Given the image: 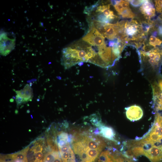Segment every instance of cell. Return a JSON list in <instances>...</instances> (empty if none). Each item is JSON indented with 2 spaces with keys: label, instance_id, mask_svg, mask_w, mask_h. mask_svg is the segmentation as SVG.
<instances>
[{
  "label": "cell",
  "instance_id": "obj_1",
  "mask_svg": "<svg viewBox=\"0 0 162 162\" xmlns=\"http://www.w3.org/2000/svg\"><path fill=\"white\" fill-rule=\"evenodd\" d=\"M1 55L5 56L9 54L15 47L16 37L13 32H4L0 34Z\"/></svg>",
  "mask_w": 162,
  "mask_h": 162
},
{
  "label": "cell",
  "instance_id": "obj_2",
  "mask_svg": "<svg viewBox=\"0 0 162 162\" xmlns=\"http://www.w3.org/2000/svg\"><path fill=\"white\" fill-rule=\"evenodd\" d=\"M137 146L141 149V155L145 156L151 162H162V147L151 146L141 142Z\"/></svg>",
  "mask_w": 162,
  "mask_h": 162
},
{
  "label": "cell",
  "instance_id": "obj_3",
  "mask_svg": "<svg viewBox=\"0 0 162 162\" xmlns=\"http://www.w3.org/2000/svg\"><path fill=\"white\" fill-rule=\"evenodd\" d=\"M82 40L92 46L98 47L106 44L104 37L94 26L82 38Z\"/></svg>",
  "mask_w": 162,
  "mask_h": 162
},
{
  "label": "cell",
  "instance_id": "obj_4",
  "mask_svg": "<svg viewBox=\"0 0 162 162\" xmlns=\"http://www.w3.org/2000/svg\"><path fill=\"white\" fill-rule=\"evenodd\" d=\"M80 141L83 147L86 149H99L102 150L106 146L104 142L95 138L83 136Z\"/></svg>",
  "mask_w": 162,
  "mask_h": 162
},
{
  "label": "cell",
  "instance_id": "obj_5",
  "mask_svg": "<svg viewBox=\"0 0 162 162\" xmlns=\"http://www.w3.org/2000/svg\"><path fill=\"white\" fill-rule=\"evenodd\" d=\"M127 118L134 122L140 119L143 115V112L140 107L134 105L125 108Z\"/></svg>",
  "mask_w": 162,
  "mask_h": 162
},
{
  "label": "cell",
  "instance_id": "obj_6",
  "mask_svg": "<svg viewBox=\"0 0 162 162\" xmlns=\"http://www.w3.org/2000/svg\"><path fill=\"white\" fill-rule=\"evenodd\" d=\"M124 28V32L127 36L139 37L136 35L137 32H140V26L136 21L132 20L130 22H126Z\"/></svg>",
  "mask_w": 162,
  "mask_h": 162
},
{
  "label": "cell",
  "instance_id": "obj_7",
  "mask_svg": "<svg viewBox=\"0 0 162 162\" xmlns=\"http://www.w3.org/2000/svg\"><path fill=\"white\" fill-rule=\"evenodd\" d=\"M140 9L146 18L150 19L155 15V9L149 1L145 0Z\"/></svg>",
  "mask_w": 162,
  "mask_h": 162
},
{
  "label": "cell",
  "instance_id": "obj_8",
  "mask_svg": "<svg viewBox=\"0 0 162 162\" xmlns=\"http://www.w3.org/2000/svg\"><path fill=\"white\" fill-rule=\"evenodd\" d=\"M15 92L16 95L21 97L23 99L24 103L32 100L33 97L32 89L28 84H26L23 89L15 91Z\"/></svg>",
  "mask_w": 162,
  "mask_h": 162
},
{
  "label": "cell",
  "instance_id": "obj_9",
  "mask_svg": "<svg viewBox=\"0 0 162 162\" xmlns=\"http://www.w3.org/2000/svg\"><path fill=\"white\" fill-rule=\"evenodd\" d=\"M100 130V133L105 138L113 141H116L115 137V133L113 128L101 124L98 126Z\"/></svg>",
  "mask_w": 162,
  "mask_h": 162
},
{
  "label": "cell",
  "instance_id": "obj_10",
  "mask_svg": "<svg viewBox=\"0 0 162 162\" xmlns=\"http://www.w3.org/2000/svg\"><path fill=\"white\" fill-rule=\"evenodd\" d=\"M110 5H100L98 7L96 12L102 13L104 15L110 20H113L117 16L115 15L113 12L110 10Z\"/></svg>",
  "mask_w": 162,
  "mask_h": 162
},
{
  "label": "cell",
  "instance_id": "obj_11",
  "mask_svg": "<svg viewBox=\"0 0 162 162\" xmlns=\"http://www.w3.org/2000/svg\"><path fill=\"white\" fill-rule=\"evenodd\" d=\"M63 162H76L74 153L71 148L69 151L60 153Z\"/></svg>",
  "mask_w": 162,
  "mask_h": 162
},
{
  "label": "cell",
  "instance_id": "obj_12",
  "mask_svg": "<svg viewBox=\"0 0 162 162\" xmlns=\"http://www.w3.org/2000/svg\"><path fill=\"white\" fill-rule=\"evenodd\" d=\"M88 157L89 162H93L98 157L102 150L99 149H86L82 147Z\"/></svg>",
  "mask_w": 162,
  "mask_h": 162
},
{
  "label": "cell",
  "instance_id": "obj_13",
  "mask_svg": "<svg viewBox=\"0 0 162 162\" xmlns=\"http://www.w3.org/2000/svg\"><path fill=\"white\" fill-rule=\"evenodd\" d=\"M162 43V41L154 36L151 35L149 38V44L154 47L160 45Z\"/></svg>",
  "mask_w": 162,
  "mask_h": 162
},
{
  "label": "cell",
  "instance_id": "obj_14",
  "mask_svg": "<svg viewBox=\"0 0 162 162\" xmlns=\"http://www.w3.org/2000/svg\"><path fill=\"white\" fill-rule=\"evenodd\" d=\"M121 15L123 18H133L135 16L134 14L130 8L124 9Z\"/></svg>",
  "mask_w": 162,
  "mask_h": 162
},
{
  "label": "cell",
  "instance_id": "obj_15",
  "mask_svg": "<svg viewBox=\"0 0 162 162\" xmlns=\"http://www.w3.org/2000/svg\"><path fill=\"white\" fill-rule=\"evenodd\" d=\"M156 10L158 12H162V0L155 1Z\"/></svg>",
  "mask_w": 162,
  "mask_h": 162
},
{
  "label": "cell",
  "instance_id": "obj_16",
  "mask_svg": "<svg viewBox=\"0 0 162 162\" xmlns=\"http://www.w3.org/2000/svg\"><path fill=\"white\" fill-rule=\"evenodd\" d=\"M121 2V1H120ZM114 8L118 13L121 15L124 10L120 2L114 5Z\"/></svg>",
  "mask_w": 162,
  "mask_h": 162
},
{
  "label": "cell",
  "instance_id": "obj_17",
  "mask_svg": "<svg viewBox=\"0 0 162 162\" xmlns=\"http://www.w3.org/2000/svg\"><path fill=\"white\" fill-rule=\"evenodd\" d=\"M131 4L134 7H138L141 5L144 2V0H130L129 1Z\"/></svg>",
  "mask_w": 162,
  "mask_h": 162
},
{
  "label": "cell",
  "instance_id": "obj_18",
  "mask_svg": "<svg viewBox=\"0 0 162 162\" xmlns=\"http://www.w3.org/2000/svg\"><path fill=\"white\" fill-rule=\"evenodd\" d=\"M118 38V41L117 43V46L122 52L124 47V41L121 40L120 38Z\"/></svg>",
  "mask_w": 162,
  "mask_h": 162
},
{
  "label": "cell",
  "instance_id": "obj_19",
  "mask_svg": "<svg viewBox=\"0 0 162 162\" xmlns=\"http://www.w3.org/2000/svg\"><path fill=\"white\" fill-rule=\"evenodd\" d=\"M117 162H133L131 160L125 157L116 158Z\"/></svg>",
  "mask_w": 162,
  "mask_h": 162
},
{
  "label": "cell",
  "instance_id": "obj_20",
  "mask_svg": "<svg viewBox=\"0 0 162 162\" xmlns=\"http://www.w3.org/2000/svg\"><path fill=\"white\" fill-rule=\"evenodd\" d=\"M16 97L15 100L17 106H19L24 103L23 100L21 97L17 95H16Z\"/></svg>",
  "mask_w": 162,
  "mask_h": 162
},
{
  "label": "cell",
  "instance_id": "obj_21",
  "mask_svg": "<svg viewBox=\"0 0 162 162\" xmlns=\"http://www.w3.org/2000/svg\"><path fill=\"white\" fill-rule=\"evenodd\" d=\"M120 3L121 4L123 8L125 9L129 8V2L127 1L121 0Z\"/></svg>",
  "mask_w": 162,
  "mask_h": 162
},
{
  "label": "cell",
  "instance_id": "obj_22",
  "mask_svg": "<svg viewBox=\"0 0 162 162\" xmlns=\"http://www.w3.org/2000/svg\"><path fill=\"white\" fill-rule=\"evenodd\" d=\"M53 162H62L60 155L58 156L55 159Z\"/></svg>",
  "mask_w": 162,
  "mask_h": 162
},
{
  "label": "cell",
  "instance_id": "obj_23",
  "mask_svg": "<svg viewBox=\"0 0 162 162\" xmlns=\"http://www.w3.org/2000/svg\"><path fill=\"white\" fill-rule=\"evenodd\" d=\"M159 33L160 34H162V27H160L159 28Z\"/></svg>",
  "mask_w": 162,
  "mask_h": 162
}]
</instances>
